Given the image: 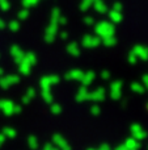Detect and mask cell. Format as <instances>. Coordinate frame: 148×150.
I'll return each instance as SVG.
<instances>
[{"mask_svg": "<svg viewBox=\"0 0 148 150\" xmlns=\"http://www.w3.org/2000/svg\"><path fill=\"white\" fill-rule=\"evenodd\" d=\"M94 33L100 38H106V37L114 36L115 34V26L114 24H112L110 21H98L97 24H94Z\"/></svg>", "mask_w": 148, "mask_h": 150, "instance_id": "1", "label": "cell"}, {"mask_svg": "<svg viewBox=\"0 0 148 150\" xmlns=\"http://www.w3.org/2000/svg\"><path fill=\"white\" fill-rule=\"evenodd\" d=\"M101 45V38L96 34H84L81 38V46L85 49H96Z\"/></svg>", "mask_w": 148, "mask_h": 150, "instance_id": "2", "label": "cell"}, {"mask_svg": "<svg viewBox=\"0 0 148 150\" xmlns=\"http://www.w3.org/2000/svg\"><path fill=\"white\" fill-rule=\"evenodd\" d=\"M58 33H59V24L57 21H50L49 26H47L46 32H45V41L49 42V44L54 42Z\"/></svg>", "mask_w": 148, "mask_h": 150, "instance_id": "3", "label": "cell"}, {"mask_svg": "<svg viewBox=\"0 0 148 150\" xmlns=\"http://www.w3.org/2000/svg\"><path fill=\"white\" fill-rule=\"evenodd\" d=\"M133 52L135 53L138 59H142V61L148 59V46H146V45H135L133 47Z\"/></svg>", "mask_w": 148, "mask_h": 150, "instance_id": "4", "label": "cell"}, {"mask_svg": "<svg viewBox=\"0 0 148 150\" xmlns=\"http://www.w3.org/2000/svg\"><path fill=\"white\" fill-rule=\"evenodd\" d=\"M108 16H109V21L112 24H119V23H122V20H123V15L119 11L110 9V11H108Z\"/></svg>", "mask_w": 148, "mask_h": 150, "instance_id": "5", "label": "cell"}, {"mask_svg": "<svg viewBox=\"0 0 148 150\" xmlns=\"http://www.w3.org/2000/svg\"><path fill=\"white\" fill-rule=\"evenodd\" d=\"M92 7H93L94 11H96L97 13H100V15H105V13H108V11H109L108 4L104 1V0H94Z\"/></svg>", "mask_w": 148, "mask_h": 150, "instance_id": "6", "label": "cell"}, {"mask_svg": "<svg viewBox=\"0 0 148 150\" xmlns=\"http://www.w3.org/2000/svg\"><path fill=\"white\" fill-rule=\"evenodd\" d=\"M66 50H67V53L71 55V57H79L81 53L80 46L77 45V42H70V44H67Z\"/></svg>", "mask_w": 148, "mask_h": 150, "instance_id": "7", "label": "cell"}, {"mask_svg": "<svg viewBox=\"0 0 148 150\" xmlns=\"http://www.w3.org/2000/svg\"><path fill=\"white\" fill-rule=\"evenodd\" d=\"M101 44L106 47H113L117 45V38L115 36H110V37H106V38H102L101 40Z\"/></svg>", "mask_w": 148, "mask_h": 150, "instance_id": "8", "label": "cell"}, {"mask_svg": "<svg viewBox=\"0 0 148 150\" xmlns=\"http://www.w3.org/2000/svg\"><path fill=\"white\" fill-rule=\"evenodd\" d=\"M66 78L67 79H72V80H81V78H83V73H81L80 70H71L70 73H68L67 75H66Z\"/></svg>", "mask_w": 148, "mask_h": 150, "instance_id": "9", "label": "cell"}, {"mask_svg": "<svg viewBox=\"0 0 148 150\" xmlns=\"http://www.w3.org/2000/svg\"><path fill=\"white\" fill-rule=\"evenodd\" d=\"M93 1L94 0H81L80 5H79L80 11L81 12H88V9L89 8H92V5H93Z\"/></svg>", "mask_w": 148, "mask_h": 150, "instance_id": "10", "label": "cell"}, {"mask_svg": "<svg viewBox=\"0 0 148 150\" xmlns=\"http://www.w3.org/2000/svg\"><path fill=\"white\" fill-rule=\"evenodd\" d=\"M93 79H94V73L93 71H88V73L83 74V78H81L83 83H85V84H89Z\"/></svg>", "mask_w": 148, "mask_h": 150, "instance_id": "11", "label": "cell"}, {"mask_svg": "<svg viewBox=\"0 0 148 150\" xmlns=\"http://www.w3.org/2000/svg\"><path fill=\"white\" fill-rule=\"evenodd\" d=\"M84 24L88 26H93L94 24H96V21H94V18L92 17V16H85V17H84Z\"/></svg>", "mask_w": 148, "mask_h": 150, "instance_id": "12", "label": "cell"}, {"mask_svg": "<svg viewBox=\"0 0 148 150\" xmlns=\"http://www.w3.org/2000/svg\"><path fill=\"white\" fill-rule=\"evenodd\" d=\"M127 59H128V62L133 63V65H134V63H136V61H138V57H136L135 53H134L133 50H131V52L128 53V55H127Z\"/></svg>", "mask_w": 148, "mask_h": 150, "instance_id": "13", "label": "cell"}, {"mask_svg": "<svg viewBox=\"0 0 148 150\" xmlns=\"http://www.w3.org/2000/svg\"><path fill=\"white\" fill-rule=\"evenodd\" d=\"M112 88H113V95L117 96L118 91H119V88H121V83L119 82H114L113 83V86H112Z\"/></svg>", "mask_w": 148, "mask_h": 150, "instance_id": "14", "label": "cell"}, {"mask_svg": "<svg viewBox=\"0 0 148 150\" xmlns=\"http://www.w3.org/2000/svg\"><path fill=\"white\" fill-rule=\"evenodd\" d=\"M112 9H114V11H119V12H122V9H123V4L121 1H115L114 4H113V8Z\"/></svg>", "mask_w": 148, "mask_h": 150, "instance_id": "15", "label": "cell"}, {"mask_svg": "<svg viewBox=\"0 0 148 150\" xmlns=\"http://www.w3.org/2000/svg\"><path fill=\"white\" fill-rule=\"evenodd\" d=\"M58 24H59V25H67V17H64V16H60Z\"/></svg>", "mask_w": 148, "mask_h": 150, "instance_id": "16", "label": "cell"}, {"mask_svg": "<svg viewBox=\"0 0 148 150\" xmlns=\"http://www.w3.org/2000/svg\"><path fill=\"white\" fill-rule=\"evenodd\" d=\"M59 37H60L62 40H67V38H68V32H66V30L60 32V33H59Z\"/></svg>", "mask_w": 148, "mask_h": 150, "instance_id": "17", "label": "cell"}, {"mask_svg": "<svg viewBox=\"0 0 148 150\" xmlns=\"http://www.w3.org/2000/svg\"><path fill=\"white\" fill-rule=\"evenodd\" d=\"M102 93H104V91H102L101 88H100L98 91H96V92H94V98H101Z\"/></svg>", "mask_w": 148, "mask_h": 150, "instance_id": "18", "label": "cell"}, {"mask_svg": "<svg viewBox=\"0 0 148 150\" xmlns=\"http://www.w3.org/2000/svg\"><path fill=\"white\" fill-rule=\"evenodd\" d=\"M37 1H38V0H25V4H28V5H36Z\"/></svg>", "mask_w": 148, "mask_h": 150, "instance_id": "19", "label": "cell"}, {"mask_svg": "<svg viewBox=\"0 0 148 150\" xmlns=\"http://www.w3.org/2000/svg\"><path fill=\"white\" fill-rule=\"evenodd\" d=\"M109 76H110V74L108 73V71H104V73H102V78H104V79H108Z\"/></svg>", "mask_w": 148, "mask_h": 150, "instance_id": "20", "label": "cell"}, {"mask_svg": "<svg viewBox=\"0 0 148 150\" xmlns=\"http://www.w3.org/2000/svg\"><path fill=\"white\" fill-rule=\"evenodd\" d=\"M133 87H134V90H136V91H139V90L142 91V87L139 84H136V83H135V84H133Z\"/></svg>", "mask_w": 148, "mask_h": 150, "instance_id": "21", "label": "cell"}]
</instances>
